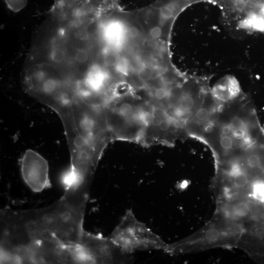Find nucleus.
Listing matches in <instances>:
<instances>
[{"mask_svg": "<svg viewBox=\"0 0 264 264\" xmlns=\"http://www.w3.org/2000/svg\"><path fill=\"white\" fill-rule=\"evenodd\" d=\"M243 228V223L232 221L214 213L200 229L184 238L167 243L163 251L173 256L216 248L236 247Z\"/></svg>", "mask_w": 264, "mask_h": 264, "instance_id": "1", "label": "nucleus"}, {"mask_svg": "<svg viewBox=\"0 0 264 264\" xmlns=\"http://www.w3.org/2000/svg\"><path fill=\"white\" fill-rule=\"evenodd\" d=\"M110 239L125 253L137 251L163 250L167 244L145 223L139 220L128 209L112 231Z\"/></svg>", "mask_w": 264, "mask_h": 264, "instance_id": "2", "label": "nucleus"}, {"mask_svg": "<svg viewBox=\"0 0 264 264\" xmlns=\"http://www.w3.org/2000/svg\"><path fill=\"white\" fill-rule=\"evenodd\" d=\"M216 205L215 213L237 222L264 219V206L248 198L216 200Z\"/></svg>", "mask_w": 264, "mask_h": 264, "instance_id": "3", "label": "nucleus"}, {"mask_svg": "<svg viewBox=\"0 0 264 264\" xmlns=\"http://www.w3.org/2000/svg\"><path fill=\"white\" fill-rule=\"evenodd\" d=\"M22 177L34 192H40L51 187L49 166L47 160L36 151L29 149L21 160Z\"/></svg>", "mask_w": 264, "mask_h": 264, "instance_id": "4", "label": "nucleus"}, {"mask_svg": "<svg viewBox=\"0 0 264 264\" xmlns=\"http://www.w3.org/2000/svg\"><path fill=\"white\" fill-rule=\"evenodd\" d=\"M7 7L14 12H18L27 5L28 0H4Z\"/></svg>", "mask_w": 264, "mask_h": 264, "instance_id": "5", "label": "nucleus"}, {"mask_svg": "<svg viewBox=\"0 0 264 264\" xmlns=\"http://www.w3.org/2000/svg\"><path fill=\"white\" fill-rule=\"evenodd\" d=\"M116 112L124 117L132 116L134 112L132 105L128 103L121 104L116 109Z\"/></svg>", "mask_w": 264, "mask_h": 264, "instance_id": "6", "label": "nucleus"}, {"mask_svg": "<svg viewBox=\"0 0 264 264\" xmlns=\"http://www.w3.org/2000/svg\"><path fill=\"white\" fill-rule=\"evenodd\" d=\"M252 30L259 32H264V17L260 15H257L253 23Z\"/></svg>", "mask_w": 264, "mask_h": 264, "instance_id": "7", "label": "nucleus"}, {"mask_svg": "<svg viewBox=\"0 0 264 264\" xmlns=\"http://www.w3.org/2000/svg\"><path fill=\"white\" fill-rule=\"evenodd\" d=\"M153 75V71L151 67L148 66L142 68L138 74L139 79L143 81H147L150 80Z\"/></svg>", "mask_w": 264, "mask_h": 264, "instance_id": "8", "label": "nucleus"}, {"mask_svg": "<svg viewBox=\"0 0 264 264\" xmlns=\"http://www.w3.org/2000/svg\"><path fill=\"white\" fill-rule=\"evenodd\" d=\"M250 1V0H232V3L236 10L242 12L245 9Z\"/></svg>", "mask_w": 264, "mask_h": 264, "instance_id": "9", "label": "nucleus"}, {"mask_svg": "<svg viewBox=\"0 0 264 264\" xmlns=\"http://www.w3.org/2000/svg\"><path fill=\"white\" fill-rule=\"evenodd\" d=\"M160 13L163 18L169 19L172 18L173 16V9L169 5L164 6L161 8Z\"/></svg>", "mask_w": 264, "mask_h": 264, "instance_id": "10", "label": "nucleus"}, {"mask_svg": "<svg viewBox=\"0 0 264 264\" xmlns=\"http://www.w3.org/2000/svg\"><path fill=\"white\" fill-rule=\"evenodd\" d=\"M154 96L156 99L161 100L167 98L168 96V92L164 88H159L155 90Z\"/></svg>", "mask_w": 264, "mask_h": 264, "instance_id": "11", "label": "nucleus"}, {"mask_svg": "<svg viewBox=\"0 0 264 264\" xmlns=\"http://www.w3.org/2000/svg\"><path fill=\"white\" fill-rule=\"evenodd\" d=\"M116 56L112 54L108 55L105 59L106 64L109 66H112L114 65L116 63Z\"/></svg>", "mask_w": 264, "mask_h": 264, "instance_id": "12", "label": "nucleus"}, {"mask_svg": "<svg viewBox=\"0 0 264 264\" xmlns=\"http://www.w3.org/2000/svg\"><path fill=\"white\" fill-rule=\"evenodd\" d=\"M162 31L159 27H154L151 30V36L154 39L159 38L161 35Z\"/></svg>", "mask_w": 264, "mask_h": 264, "instance_id": "13", "label": "nucleus"}, {"mask_svg": "<svg viewBox=\"0 0 264 264\" xmlns=\"http://www.w3.org/2000/svg\"><path fill=\"white\" fill-rule=\"evenodd\" d=\"M130 35L132 37H136L138 35V31L135 27H132L130 31Z\"/></svg>", "mask_w": 264, "mask_h": 264, "instance_id": "14", "label": "nucleus"}, {"mask_svg": "<svg viewBox=\"0 0 264 264\" xmlns=\"http://www.w3.org/2000/svg\"><path fill=\"white\" fill-rule=\"evenodd\" d=\"M264 0H250V1L255 3V4H260Z\"/></svg>", "mask_w": 264, "mask_h": 264, "instance_id": "15", "label": "nucleus"}, {"mask_svg": "<svg viewBox=\"0 0 264 264\" xmlns=\"http://www.w3.org/2000/svg\"><path fill=\"white\" fill-rule=\"evenodd\" d=\"M260 12L262 14V16H264V4H263L261 7Z\"/></svg>", "mask_w": 264, "mask_h": 264, "instance_id": "16", "label": "nucleus"}, {"mask_svg": "<svg viewBox=\"0 0 264 264\" xmlns=\"http://www.w3.org/2000/svg\"><path fill=\"white\" fill-rule=\"evenodd\" d=\"M184 0L185 1H192L193 0Z\"/></svg>", "mask_w": 264, "mask_h": 264, "instance_id": "17", "label": "nucleus"}]
</instances>
